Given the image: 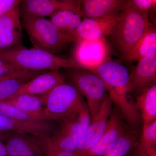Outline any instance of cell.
<instances>
[{"mask_svg":"<svg viewBox=\"0 0 156 156\" xmlns=\"http://www.w3.org/2000/svg\"><path fill=\"white\" fill-rule=\"evenodd\" d=\"M91 72L97 74L104 82L112 102L128 122L133 125L137 124L140 119L139 112L128 98V94L131 90L127 68L123 65L110 59Z\"/></svg>","mask_w":156,"mask_h":156,"instance_id":"6da1fadb","label":"cell"},{"mask_svg":"<svg viewBox=\"0 0 156 156\" xmlns=\"http://www.w3.org/2000/svg\"><path fill=\"white\" fill-rule=\"evenodd\" d=\"M0 58L27 70H58L61 68L80 69L72 58H62L41 49H27L22 45L0 50Z\"/></svg>","mask_w":156,"mask_h":156,"instance_id":"7a4b0ae2","label":"cell"},{"mask_svg":"<svg viewBox=\"0 0 156 156\" xmlns=\"http://www.w3.org/2000/svg\"><path fill=\"white\" fill-rule=\"evenodd\" d=\"M22 27L25 29L34 48L53 54L64 50L73 37L61 31L50 20L22 12Z\"/></svg>","mask_w":156,"mask_h":156,"instance_id":"3957f363","label":"cell"},{"mask_svg":"<svg viewBox=\"0 0 156 156\" xmlns=\"http://www.w3.org/2000/svg\"><path fill=\"white\" fill-rule=\"evenodd\" d=\"M87 106L83 96L76 87L65 82L47 94L44 118L48 121L61 122L76 118Z\"/></svg>","mask_w":156,"mask_h":156,"instance_id":"277c9868","label":"cell"},{"mask_svg":"<svg viewBox=\"0 0 156 156\" xmlns=\"http://www.w3.org/2000/svg\"><path fill=\"white\" fill-rule=\"evenodd\" d=\"M149 20L147 15L128 4L123 10L121 19L109 35L123 58L140 38L146 29L154 24Z\"/></svg>","mask_w":156,"mask_h":156,"instance_id":"5b68a950","label":"cell"},{"mask_svg":"<svg viewBox=\"0 0 156 156\" xmlns=\"http://www.w3.org/2000/svg\"><path fill=\"white\" fill-rule=\"evenodd\" d=\"M71 69L69 76L73 85L87 98V107L93 116L99 112L108 96L105 84L92 72L81 69Z\"/></svg>","mask_w":156,"mask_h":156,"instance_id":"8992f818","label":"cell"},{"mask_svg":"<svg viewBox=\"0 0 156 156\" xmlns=\"http://www.w3.org/2000/svg\"><path fill=\"white\" fill-rule=\"evenodd\" d=\"M76 42L72 58L79 68L92 71L110 60V49L106 39L78 40Z\"/></svg>","mask_w":156,"mask_h":156,"instance_id":"52a82bcc","label":"cell"},{"mask_svg":"<svg viewBox=\"0 0 156 156\" xmlns=\"http://www.w3.org/2000/svg\"><path fill=\"white\" fill-rule=\"evenodd\" d=\"M81 1L78 0H25L20 5L22 12L45 18L63 10L81 14Z\"/></svg>","mask_w":156,"mask_h":156,"instance_id":"ba28073f","label":"cell"},{"mask_svg":"<svg viewBox=\"0 0 156 156\" xmlns=\"http://www.w3.org/2000/svg\"><path fill=\"white\" fill-rule=\"evenodd\" d=\"M122 11L114 17L87 18L83 20L77 29L76 41L78 40L97 41L105 38L121 19Z\"/></svg>","mask_w":156,"mask_h":156,"instance_id":"9c48e42d","label":"cell"},{"mask_svg":"<svg viewBox=\"0 0 156 156\" xmlns=\"http://www.w3.org/2000/svg\"><path fill=\"white\" fill-rule=\"evenodd\" d=\"M60 127L51 136H47L51 146L57 149L75 153L80 139V125L77 116L61 122Z\"/></svg>","mask_w":156,"mask_h":156,"instance_id":"30bf717a","label":"cell"},{"mask_svg":"<svg viewBox=\"0 0 156 156\" xmlns=\"http://www.w3.org/2000/svg\"><path fill=\"white\" fill-rule=\"evenodd\" d=\"M4 141L9 156H45L37 136L6 131Z\"/></svg>","mask_w":156,"mask_h":156,"instance_id":"8fae6325","label":"cell"},{"mask_svg":"<svg viewBox=\"0 0 156 156\" xmlns=\"http://www.w3.org/2000/svg\"><path fill=\"white\" fill-rule=\"evenodd\" d=\"M20 6L0 17V50L22 45V25Z\"/></svg>","mask_w":156,"mask_h":156,"instance_id":"7c38bea8","label":"cell"},{"mask_svg":"<svg viewBox=\"0 0 156 156\" xmlns=\"http://www.w3.org/2000/svg\"><path fill=\"white\" fill-rule=\"evenodd\" d=\"M128 2V0L81 1V15L84 19L114 17L126 9Z\"/></svg>","mask_w":156,"mask_h":156,"instance_id":"4fadbf2b","label":"cell"},{"mask_svg":"<svg viewBox=\"0 0 156 156\" xmlns=\"http://www.w3.org/2000/svg\"><path fill=\"white\" fill-rule=\"evenodd\" d=\"M64 83V79L58 70L44 72L23 84L18 91L10 98L24 94L46 95L56 86Z\"/></svg>","mask_w":156,"mask_h":156,"instance_id":"5bb4252c","label":"cell"},{"mask_svg":"<svg viewBox=\"0 0 156 156\" xmlns=\"http://www.w3.org/2000/svg\"><path fill=\"white\" fill-rule=\"evenodd\" d=\"M125 132L126 128L120 113L116 110L112 111L102 136L83 156H102L109 147Z\"/></svg>","mask_w":156,"mask_h":156,"instance_id":"9a60e30c","label":"cell"},{"mask_svg":"<svg viewBox=\"0 0 156 156\" xmlns=\"http://www.w3.org/2000/svg\"><path fill=\"white\" fill-rule=\"evenodd\" d=\"M137 62L129 74L131 91H142L156 82V54L147 56Z\"/></svg>","mask_w":156,"mask_h":156,"instance_id":"2e32d148","label":"cell"},{"mask_svg":"<svg viewBox=\"0 0 156 156\" xmlns=\"http://www.w3.org/2000/svg\"><path fill=\"white\" fill-rule=\"evenodd\" d=\"M112 103L108 95L102 103L99 112L95 115L91 116L83 155L97 143L105 131L112 113Z\"/></svg>","mask_w":156,"mask_h":156,"instance_id":"e0dca14e","label":"cell"},{"mask_svg":"<svg viewBox=\"0 0 156 156\" xmlns=\"http://www.w3.org/2000/svg\"><path fill=\"white\" fill-rule=\"evenodd\" d=\"M156 54V28L154 24L146 29L140 38L124 58L127 61H137Z\"/></svg>","mask_w":156,"mask_h":156,"instance_id":"ac0fdd59","label":"cell"},{"mask_svg":"<svg viewBox=\"0 0 156 156\" xmlns=\"http://www.w3.org/2000/svg\"><path fill=\"white\" fill-rule=\"evenodd\" d=\"M47 95L21 94L4 101L16 108L37 116L42 120H45L44 110Z\"/></svg>","mask_w":156,"mask_h":156,"instance_id":"d6986e66","label":"cell"},{"mask_svg":"<svg viewBox=\"0 0 156 156\" xmlns=\"http://www.w3.org/2000/svg\"><path fill=\"white\" fill-rule=\"evenodd\" d=\"M136 108L140 111L143 125L155 121L156 119V85H151L143 90L136 97Z\"/></svg>","mask_w":156,"mask_h":156,"instance_id":"ffe728a7","label":"cell"},{"mask_svg":"<svg viewBox=\"0 0 156 156\" xmlns=\"http://www.w3.org/2000/svg\"><path fill=\"white\" fill-rule=\"evenodd\" d=\"M82 18L80 13L63 10L53 14L50 20L62 33L75 39L76 30L83 20Z\"/></svg>","mask_w":156,"mask_h":156,"instance_id":"44dd1931","label":"cell"},{"mask_svg":"<svg viewBox=\"0 0 156 156\" xmlns=\"http://www.w3.org/2000/svg\"><path fill=\"white\" fill-rule=\"evenodd\" d=\"M156 146V120L143 125L141 136L138 142L137 156H145Z\"/></svg>","mask_w":156,"mask_h":156,"instance_id":"7402d4cb","label":"cell"},{"mask_svg":"<svg viewBox=\"0 0 156 156\" xmlns=\"http://www.w3.org/2000/svg\"><path fill=\"white\" fill-rule=\"evenodd\" d=\"M136 140L135 135L126 131L109 147L102 156H125L136 144Z\"/></svg>","mask_w":156,"mask_h":156,"instance_id":"603a6c76","label":"cell"},{"mask_svg":"<svg viewBox=\"0 0 156 156\" xmlns=\"http://www.w3.org/2000/svg\"><path fill=\"white\" fill-rule=\"evenodd\" d=\"M77 118L80 125V139L75 153L77 156H83L91 121L90 113L87 106L79 113Z\"/></svg>","mask_w":156,"mask_h":156,"instance_id":"cb8c5ba5","label":"cell"},{"mask_svg":"<svg viewBox=\"0 0 156 156\" xmlns=\"http://www.w3.org/2000/svg\"><path fill=\"white\" fill-rule=\"evenodd\" d=\"M44 72V71H30L21 69L0 58V78L18 76L24 79L31 80Z\"/></svg>","mask_w":156,"mask_h":156,"instance_id":"d4e9b609","label":"cell"},{"mask_svg":"<svg viewBox=\"0 0 156 156\" xmlns=\"http://www.w3.org/2000/svg\"><path fill=\"white\" fill-rule=\"evenodd\" d=\"M29 80L14 78L0 81V101H5L12 97L22 84Z\"/></svg>","mask_w":156,"mask_h":156,"instance_id":"484cf974","label":"cell"},{"mask_svg":"<svg viewBox=\"0 0 156 156\" xmlns=\"http://www.w3.org/2000/svg\"><path fill=\"white\" fill-rule=\"evenodd\" d=\"M0 114L25 122H35L42 120L37 116L16 108L5 101H0Z\"/></svg>","mask_w":156,"mask_h":156,"instance_id":"4316f807","label":"cell"},{"mask_svg":"<svg viewBox=\"0 0 156 156\" xmlns=\"http://www.w3.org/2000/svg\"><path fill=\"white\" fill-rule=\"evenodd\" d=\"M128 5L147 15L149 19L156 22V0H130Z\"/></svg>","mask_w":156,"mask_h":156,"instance_id":"83f0119b","label":"cell"},{"mask_svg":"<svg viewBox=\"0 0 156 156\" xmlns=\"http://www.w3.org/2000/svg\"><path fill=\"white\" fill-rule=\"evenodd\" d=\"M47 136H37L45 156H77L75 153L57 149L49 144Z\"/></svg>","mask_w":156,"mask_h":156,"instance_id":"f1b7e54d","label":"cell"},{"mask_svg":"<svg viewBox=\"0 0 156 156\" xmlns=\"http://www.w3.org/2000/svg\"><path fill=\"white\" fill-rule=\"evenodd\" d=\"M21 1L19 0H0V17L10 13L19 7Z\"/></svg>","mask_w":156,"mask_h":156,"instance_id":"f546056e","label":"cell"},{"mask_svg":"<svg viewBox=\"0 0 156 156\" xmlns=\"http://www.w3.org/2000/svg\"><path fill=\"white\" fill-rule=\"evenodd\" d=\"M0 156H9L5 145L0 140Z\"/></svg>","mask_w":156,"mask_h":156,"instance_id":"4dcf8cb0","label":"cell"},{"mask_svg":"<svg viewBox=\"0 0 156 156\" xmlns=\"http://www.w3.org/2000/svg\"><path fill=\"white\" fill-rule=\"evenodd\" d=\"M145 156H156V148H154L148 152Z\"/></svg>","mask_w":156,"mask_h":156,"instance_id":"1f68e13d","label":"cell"},{"mask_svg":"<svg viewBox=\"0 0 156 156\" xmlns=\"http://www.w3.org/2000/svg\"><path fill=\"white\" fill-rule=\"evenodd\" d=\"M6 131H0V140L4 141Z\"/></svg>","mask_w":156,"mask_h":156,"instance_id":"d6a6232c","label":"cell"},{"mask_svg":"<svg viewBox=\"0 0 156 156\" xmlns=\"http://www.w3.org/2000/svg\"><path fill=\"white\" fill-rule=\"evenodd\" d=\"M22 78V79H24L18 76H10L0 78V81L3 80H6V79H10V78Z\"/></svg>","mask_w":156,"mask_h":156,"instance_id":"836d02e7","label":"cell"}]
</instances>
